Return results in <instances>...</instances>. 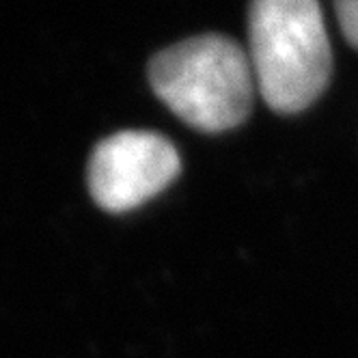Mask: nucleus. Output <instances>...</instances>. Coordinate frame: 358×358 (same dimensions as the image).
<instances>
[{
  "instance_id": "obj_2",
  "label": "nucleus",
  "mask_w": 358,
  "mask_h": 358,
  "mask_svg": "<svg viewBox=\"0 0 358 358\" xmlns=\"http://www.w3.org/2000/svg\"><path fill=\"white\" fill-rule=\"evenodd\" d=\"M156 95L201 132H224L246 121L255 73L244 50L224 35L179 41L149 63Z\"/></svg>"
},
{
  "instance_id": "obj_4",
  "label": "nucleus",
  "mask_w": 358,
  "mask_h": 358,
  "mask_svg": "<svg viewBox=\"0 0 358 358\" xmlns=\"http://www.w3.org/2000/svg\"><path fill=\"white\" fill-rule=\"evenodd\" d=\"M341 31L348 37V41L358 48V0H343L335 5Z\"/></svg>"
},
{
  "instance_id": "obj_1",
  "label": "nucleus",
  "mask_w": 358,
  "mask_h": 358,
  "mask_svg": "<svg viewBox=\"0 0 358 358\" xmlns=\"http://www.w3.org/2000/svg\"><path fill=\"white\" fill-rule=\"evenodd\" d=\"M250 65L266 104L294 115L309 108L330 78V43L315 0H257L250 5Z\"/></svg>"
},
{
  "instance_id": "obj_3",
  "label": "nucleus",
  "mask_w": 358,
  "mask_h": 358,
  "mask_svg": "<svg viewBox=\"0 0 358 358\" xmlns=\"http://www.w3.org/2000/svg\"><path fill=\"white\" fill-rule=\"evenodd\" d=\"M182 160L162 134L127 130L101 141L89 160V188L99 208L127 212L162 192Z\"/></svg>"
}]
</instances>
